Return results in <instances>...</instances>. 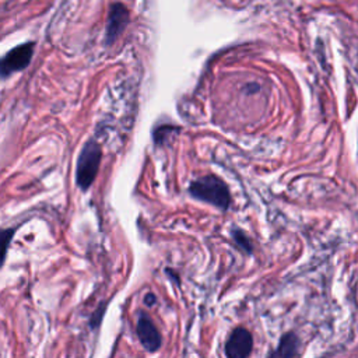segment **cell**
Listing matches in <instances>:
<instances>
[{
    "mask_svg": "<svg viewBox=\"0 0 358 358\" xmlns=\"http://www.w3.org/2000/svg\"><path fill=\"white\" fill-rule=\"evenodd\" d=\"M189 193L201 201L210 203L220 210H227L231 204V194L227 183L214 175H207L193 180Z\"/></svg>",
    "mask_w": 358,
    "mask_h": 358,
    "instance_id": "6da1fadb",
    "label": "cell"
},
{
    "mask_svg": "<svg viewBox=\"0 0 358 358\" xmlns=\"http://www.w3.org/2000/svg\"><path fill=\"white\" fill-rule=\"evenodd\" d=\"M102 151L96 141L90 140L84 144L78 159H77V169H76V182L81 190H87L94 179L96 178L99 164H101Z\"/></svg>",
    "mask_w": 358,
    "mask_h": 358,
    "instance_id": "7a4b0ae2",
    "label": "cell"
},
{
    "mask_svg": "<svg viewBox=\"0 0 358 358\" xmlns=\"http://www.w3.org/2000/svg\"><path fill=\"white\" fill-rule=\"evenodd\" d=\"M32 53H34V42H27L11 49L8 53L0 57V76L7 77L14 71H20L25 69L31 62Z\"/></svg>",
    "mask_w": 358,
    "mask_h": 358,
    "instance_id": "3957f363",
    "label": "cell"
},
{
    "mask_svg": "<svg viewBox=\"0 0 358 358\" xmlns=\"http://www.w3.org/2000/svg\"><path fill=\"white\" fill-rule=\"evenodd\" d=\"M136 331H137L141 345L148 352H155L161 347V343H162L161 334H159L158 329L155 327V324L152 323V320L150 319V316L145 315L144 312H140V315H138Z\"/></svg>",
    "mask_w": 358,
    "mask_h": 358,
    "instance_id": "277c9868",
    "label": "cell"
},
{
    "mask_svg": "<svg viewBox=\"0 0 358 358\" xmlns=\"http://www.w3.org/2000/svg\"><path fill=\"white\" fill-rule=\"evenodd\" d=\"M252 348H253L252 334L246 329L238 327L231 333L225 344V354L229 358H245L250 355Z\"/></svg>",
    "mask_w": 358,
    "mask_h": 358,
    "instance_id": "5b68a950",
    "label": "cell"
},
{
    "mask_svg": "<svg viewBox=\"0 0 358 358\" xmlns=\"http://www.w3.org/2000/svg\"><path fill=\"white\" fill-rule=\"evenodd\" d=\"M129 22V11L127 8L116 3L110 7L108 22H106V43L110 45L115 42V39L122 34V31L126 28Z\"/></svg>",
    "mask_w": 358,
    "mask_h": 358,
    "instance_id": "8992f818",
    "label": "cell"
},
{
    "mask_svg": "<svg viewBox=\"0 0 358 358\" xmlns=\"http://www.w3.org/2000/svg\"><path fill=\"white\" fill-rule=\"evenodd\" d=\"M299 354V338L294 333H285L275 351L270 354V357H295Z\"/></svg>",
    "mask_w": 358,
    "mask_h": 358,
    "instance_id": "52a82bcc",
    "label": "cell"
},
{
    "mask_svg": "<svg viewBox=\"0 0 358 358\" xmlns=\"http://www.w3.org/2000/svg\"><path fill=\"white\" fill-rule=\"evenodd\" d=\"M13 234H14V229H0V267L4 263L10 242L13 239Z\"/></svg>",
    "mask_w": 358,
    "mask_h": 358,
    "instance_id": "ba28073f",
    "label": "cell"
},
{
    "mask_svg": "<svg viewBox=\"0 0 358 358\" xmlns=\"http://www.w3.org/2000/svg\"><path fill=\"white\" fill-rule=\"evenodd\" d=\"M232 236L235 243L246 253H252V243L249 241V238L245 235V232H242L241 229H232Z\"/></svg>",
    "mask_w": 358,
    "mask_h": 358,
    "instance_id": "9c48e42d",
    "label": "cell"
},
{
    "mask_svg": "<svg viewBox=\"0 0 358 358\" xmlns=\"http://www.w3.org/2000/svg\"><path fill=\"white\" fill-rule=\"evenodd\" d=\"M103 312H105V303L102 305V308L99 306V309L92 315V319H91V326L92 327H98L99 323H101V319L103 316Z\"/></svg>",
    "mask_w": 358,
    "mask_h": 358,
    "instance_id": "30bf717a",
    "label": "cell"
},
{
    "mask_svg": "<svg viewBox=\"0 0 358 358\" xmlns=\"http://www.w3.org/2000/svg\"><path fill=\"white\" fill-rule=\"evenodd\" d=\"M145 303L148 305V306H152L154 305V302H155V296H154V294H147V296H145Z\"/></svg>",
    "mask_w": 358,
    "mask_h": 358,
    "instance_id": "8fae6325",
    "label": "cell"
}]
</instances>
